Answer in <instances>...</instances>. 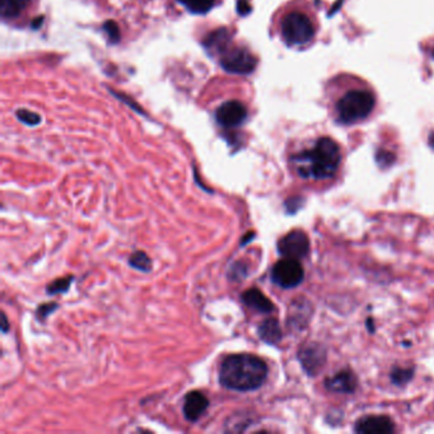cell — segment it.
<instances>
[{"mask_svg": "<svg viewBox=\"0 0 434 434\" xmlns=\"http://www.w3.org/2000/svg\"><path fill=\"white\" fill-rule=\"evenodd\" d=\"M129 265L131 268H134L135 270H139V271H143V273H149L152 270V266H153L152 259L148 256L147 252L141 251V250L135 251L129 257Z\"/></svg>", "mask_w": 434, "mask_h": 434, "instance_id": "e0dca14e", "label": "cell"}, {"mask_svg": "<svg viewBox=\"0 0 434 434\" xmlns=\"http://www.w3.org/2000/svg\"><path fill=\"white\" fill-rule=\"evenodd\" d=\"M247 276V266L246 264L241 262H237L230 266L228 278L232 281H242L243 278Z\"/></svg>", "mask_w": 434, "mask_h": 434, "instance_id": "ffe728a7", "label": "cell"}, {"mask_svg": "<svg viewBox=\"0 0 434 434\" xmlns=\"http://www.w3.org/2000/svg\"><path fill=\"white\" fill-rule=\"evenodd\" d=\"M243 305L260 313H270L275 310L273 302L257 288H250L241 295Z\"/></svg>", "mask_w": 434, "mask_h": 434, "instance_id": "4fadbf2b", "label": "cell"}, {"mask_svg": "<svg viewBox=\"0 0 434 434\" xmlns=\"http://www.w3.org/2000/svg\"><path fill=\"white\" fill-rule=\"evenodd\" d=\"M17 117H18L20 122L26 124L28 127H36L41 122V117L37 114H35L33 111H28V110H18Z\"/></svg>", "mask_w": 434, "mask_h": 434, "instance_id": "44dd1931", "label": "cell"}, {"mask_svg": "<svg viewBox=\"0 0 434 434\" xmlns=\"http://www.w3.org/2000/svg\"><path fill=\"white\" fill-rule=\"evenodd\" d=\"M58 307L57 303H52H52L41 305V306L37 308V311H36V316H37V319H39L40 321H44V319H47Z\"/></svg>", "mask_w": 434, "mask_h": 434, "instance_id": "cb8c5ba5", "label": "cell"}, {"mask_svg": "<svg viewBox=\"0 0 434 434\" xmlns=\"http://www.w3.org/2000/svg\"><path fill=\"white\" fill-rule=\"evenodd\" d=\"M432 57H433V59H434V47L433 49H432Z\"/></svg>", "mask_w": 434, "mask_h": 434, "instance_id": "f1b7e54d", "label": "cell"}, {"mask_svg": "<svg viewBox=\"0 0 434 434\" xmlns=\"http://www.w3.org/2000/svg\"><path fill=\"white\" fill-rule=\"evenodd\" d=\"M357 377L351 370H341L338 375L326 380V387L332 392L351 394L357 389Z\"/></svg>", "mask_w": 434, "mask_h": 434, "instance_id": "7c38bea8", "label": "cell"}, {"mask_svg": "<svg viewBox=\"0 0 434 434\" xmlns=\"http://www.w3.org/2000/svg\"><path fill=\"white\" fill-rule=\"evenodd\" d=\"M413 375H414V370L411 368H395L391 373V378L396 385H401V383L409 382Z\"/></svg>", "mask_w": 434, "mask_h": 434, "instance_id": "7402d4cb", "label": "cell"}, {"mask_svg": "<svg viewBox=\"0 0 434 434\" xmlns=\"http://www.w3.org/2000/svg\"><path fill=\"white\" fill-rule=\"evenodd\" d=\"M103 30H105L106 35L109 36V40L111 42L116 44L120 40V30H119V26L116 25L114 20H107L103 25Z\"/></svg>", "mask_w": 434, "mask_h": 434, "instance_id": "603a6c76", "label": "cell"}, {"mask_svg": "<svg viewBox=\"0 0 434 434\" xmlns=\"http://www.w3.org/2000/svg\"><path fill=\"white\" fill-rule=\"evenodd\" d=\"M305 278V270L300 260L284 257L271 269V281L276 286L291 289L300 286Z\"/></svg>", "mask_w": 434, "mask_h": 434, "instance_id": "5b68a950", "label": "cell"}, {"mask_svg": "<svg viewBox=\"0 0 434 434\" xmlns=\"http://www.w3.org/2000/svg\"><path fill=\"white\" fill-rule=\"evenodd\" d=\"M300 364L310 375H316L325 364L326 351L319 344H308L298 353Z\"/></svg>", "mask_w": 434, "mask_h": 434, "instance_id": "9c48e42d", "label": "cell"}, {"mask_svg": "<svg viewBox=\"0 0 434 434\" xmlns=\"http://www.w3.org/2000/svg\"><path fill=\"white\" fill-rule=\"evenodd\" d=\"M429 146L434 149V133L429 136Z\"/></svg>", "mask_w": 434, "mask_h": 434, "instance_id": "83f0119b", "label": "cell"}, {"mask_svg": "<svg viewBox=\"0 0 434 434\" xmlns=\"http://www.w3.org/2000/svg\"><path fill=\"white\" fill-rule=\"evenodd\" d=\"M216 119L223 128H237L247 119V109L240 101H228L218 107Z\"/></svg>", "mask_w": 434, "mask_h": 434, "instance_id": "ba28073f", "label": "cell"}, {"mask_svg": "<svg viewBox=\"0 0 434 434\" xmlns=\"http://www.w3.org/2000/svg\"><path fill=\"white\" fill-rule=\"evenodd\" d=\"M251 4L249 0H237V12L241 16H247L251 12Z\"/></svg>", "mask_w": 434, "mask_h": 434, "instance_id": "484cf974", "label": "cell"}, {"mask_svg": "<svg viewBox=\"0 0 434 434\" xmlns=\"http://www.w3.org/2000/svg\"><path fill=\"white\" fill-rule=\"evenodd\" d=\"M291 162L302 179L330 180L341 165V149L330 136H317L295 152Z\"/></svg>", "mask_w": 434, "mask_h": 434, "instance_id": "7a4b0ae2", "label": "cell"}, {"mask_svg": "<svg viewBox=\"0 0 434 434\" xmlns=\"http://www.w3.org/2000/svg\"><path fill=\"white\" fill-rule=\"evenodd\" d=\"M281 40L289 47H306L312 44L319 31L315 14L307 8H292L283 14L281 23Z\"/></svg>", "mask_w": 434, "mask_h": 434, "instance_id": "277c9868", "label": "cell"}, {"mask_svg": "<svg viewBox=\"0 0 434 434\" xmlns=\"http://www.w3.org/2000/svg\"><path fill=\"white\" fill-rule=\"evenodd\" d=\"M257 334L266 344H278L281 340V329L278 319L274 317L264 319L257 327Z\"/></svg>", "mask_w": 434, "mask_h": 434, "instance_id": "5bb4252c", "label": "cell"}, {"mask_svg": "<svg viewBox=\"0 0 434 434\" xmlns=\"http://www.w3.org/2000/svg\"><path fill=\"white\" fill-rule=\"evenodd\" d=\"M278 251L283 257L300 260L310 252V240L303 230H292L279 240Z\"/></svg>", "mask_w": 434, "mask_h": 434, "instance_id": "52a82bcc", "label": "cell"}, {"mask_svg": "<svg viewBox=\"0 0 434 434\" xmlns=\"http://www.w3.org/2000/svg\"><path fill=\"white\" fill-rule=\"evenodd\" d=\"M326 102L332 120L340 125H357L368 120L377 106L373 87L349 73L336 74L326 83Z\"/></svg>", "mask_w": 434, "mask_h": 434, "instance_id": "6da1fadb", "label": "cell"}, {"mask_svg": "<svg viewBox=\"0 0 434 434\" xmlns=\"http://www.w3.org/2000/svg\"><path fill=\"white\" fill-rule=\"evenodd\" d=\"M209 408V399L200 391H190L184 400V415L190 423L198 421Z\"/></svg>", "mask_w": 434, "mask_h": 434, "instance_id": "30bf717a", "label": "cell"}, {"mask_svg": "<svg viewBox=\"0 0 434 434\" xmlns=\"http://www.w3.org/2000/svg\"><path fill=\"white\" fill-rule=\"evenodd\" d=\"M73 276H65V278H59L57 281L50 283L47 287H46V292L47 294H58V293H66L69 291V288L71 286V281H73Z\"/></svg>", "mask_w": 434, "mask_h": 434, "instance_id": "d6986e66", "label": "cell"}, {"mask_svg": "<svg viewBox=\"0 0 434 434\" xmlns=\"http://www.w3.org/2000/svg\"><path fill=\"white\" fill-rule=\"evenodd\" d=\"M1 319H3V322H1V332H4V334H7L8 330H9V327H8L7 315L4 312L1 313Z\"/></svg>", "mask_w": 434, "mask_h": 434, "instance_id": "4316f807", "label": "cell"}, {"mask_svg": "<svg viewBox=\"0 0 434 434\" xmlns=\"http://www.w3.org/2000/svg\"><path fill=\"white\" fill-rule=\"evenodd\" d=\"M180 3L189 9L192 13H208L214 7V0H180Z\"/></svg>", "mask_w": 434, "mask_h": 434, "instance_id": "ac0fdd59", "label": "cell"}, {"mask_svg": "<svg viewBox=\"0 0 434 434\" xmlns=\"http://www.w3.org/2000/svg\"><path fill=\"white\" fill-rule=\"evenodd\" d=\"M224 71L232 74H250L255 71L256 58L245 47H235L224 52L221 59Z\"/></svg>", "mask_w": 434, "mask_h": 434, "instance_id": "8992f818", "label": "cell"}, {"mask_svg": "<svg viewBox=\"0 0 434 434\" xmlns=\"http://www.w3.org/2000/svg\"><path fill=\"white\" fill-rule=\"evenodd\" d=\"M230 35L225 28H221L218 31L209 35L204 41V45L208 50H214V52H224L225 47L228 45Z\"/></svg>", "mask_w": 434, "mask_h": 434, "instance_id": "9a60e30c", "label": "cell"}, {"mask_svg": "<svg viewBox=\"0 0 434 434\" xmlns=\"http://www.w3.org/2000/svg\"><path fill=\"white\" fill-rule=\"evenodd\" d=\"M268 378V365L262 358L241 353L224 358L219 367V382L224 389L250 392L262 387Z\"/></svg>", "mask_w": 434, "mask_h": 434, "instance_id": "3957f363", "label": "cell"}, {"mask_svg": "<svg viewBox=\"0 0 434 434\" xmlns=\"http://www.w3.org/2000/svg\"><path fill=\"white\" fill-rule=\"evenodd\" d=\"M30 0H0V12L3 18H16L28 6Z\"/></svg>", "mask_w": 434, "mask_h": 434, "instance_id": "2e32d148", "label": "cell"}, {"mask_svg": "<svg viewBox=\"0 0 434 434\" xmlns=\"http://www.w3.org/2000/svg\"><path fill=\"white\" fill-rule=\"evenodd\" d=\"M395 430V426L387 416L373 415L365 416L358 421L356 426L357 433L364 434H389Z\"/></svg>", "mask_w": 434, "mask_h": 434, "instance_id": "8fae6325", "label": "cell"}, {"mask_svg": "<svg viewBox=\"0 0 434 434\" xmlns=\"http://www.w3.org/2000/svg\"><path fill=\"white\" fill-rule=\"evenodd\" d=\"M377 162L381 165V166H389L392 162H394V156L389 152H385L381 151L377 154Z\"/></svg>", "mask_w": 434, "mask_h": 434, "instance_id": "d4e9b609", "label": "cell"}]
</instances>
